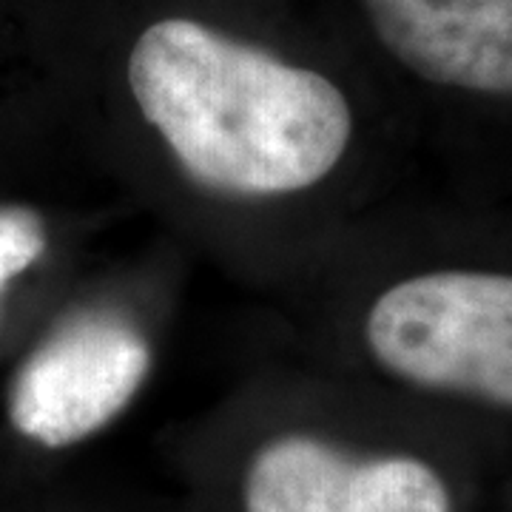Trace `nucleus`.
Returning <instances> with one entry per match:
<instances>
[{
    "label": "nucleus",
    "instance_id": "nucleus-1",
    "mask_svg": "<svg viewBox=\"0 0 512 512\" xmlns=\"http://www.w3.org/2000/svg\"><path fill=\"white\" fill-rule=\"evenodd\" d=\"M128 86L188 180L225 197H279L325 180L353 134L325 74L188 18L148 26Z\"/></svg>",
    "mask_w": 512,
    "mask_h": 512
},
{
    "label": "nucleus",
    "instance_id": "nucleus-2",
    "mask_svg": "<svg viewBox=\"0 0 512 512\" xmlns=\"http://www.w3.org/2000/svg\"><path fill=\"white\" fill-rule=\"evenodd\" d=\"M365 336L373 359L402 382L512 407V276L404 279L373 302Z\"/></svg>",
    "mask_w": 512,
    "mask_h": 512
},
{
    "label": "nucleus",
    "instance_id": "nucleus-3",
    "mask_svg": "<svg viewBox=\"0 0 512 512\" xmlns=\"http://www.w3.org/2000/svg\"><path fill=\"white\" fill-rule=\"evenodd\" d=\"M148 367L146 336L123 313H72L18 367L9 421L46 450L80 444L126 410Z\"/></svg>",
    "mask_w": 512,
    "mask_h": 512
},
{
    "label": "nucleus",
    "instance_id": "nucleus-4",
    "mask_svg": "<svg viewBox=\"0 0 512 512\" xmlns=\"http://www.w3.org/2000/svg\"><path fill=\"white\" fill-rule=\"evenodd\" d=\"M245 512H453L441 476L413 456H359L308 433L265 441L242 481Z\"/></svg>",
    "mask_w": 512,
    "mask_h": 512
},
{
    "label": "nucleus",
    "instance_id": "nucleus-5",
    "mask_svg": "<svg viewBox=\"0 0 512 512\" xmlns=\"http://www.w3.org/2000/svg\"><path fill=\"white\" fill-rule=\"evenodd\" d=\"M382 46L421 80L512 94V0H365Z\"/></svg>",
    "mask_w": 512,
    "mask_h": 512
},
{
    "label": "nucleus",
    "instance_id": "nucleus-6",
    "mask_svg": "<svg viewBox=\"0 0 512 512\" xmlns=\"http://www.w3.org/2000/svg\"><path fill=\"white\" fill-rule=\"evenodd\" d=\"M46 251V225L23 205H0V291Z\"/></svg>",
    "mask_w": 512,
    "mask_h": 512
}]
</instances>
